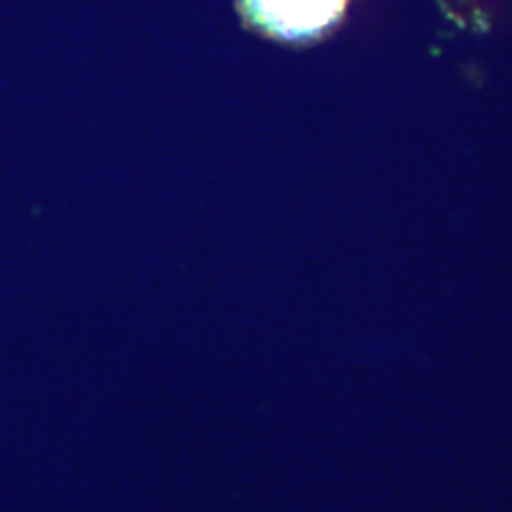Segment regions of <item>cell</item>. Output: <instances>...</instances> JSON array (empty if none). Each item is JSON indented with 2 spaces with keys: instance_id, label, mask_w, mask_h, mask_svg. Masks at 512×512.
Listing matches in <instances>:
<instances>
[{
  "instance_id": "obj_1",
  "label": "cell",
  "mask_w": 512,
  "mask_h": 512,
  "mask_svg": "<svg viewBox=\"0 0 512 512\" xmlns=\"http://www.w3.org/2000/svg\"><path fill=\"white\" fill-rule=\"evenodd\" d=\"M349 0H241L247 21L266 37L310 42L325 37L344 18Z\"/></svg>"
}]
</instances>
